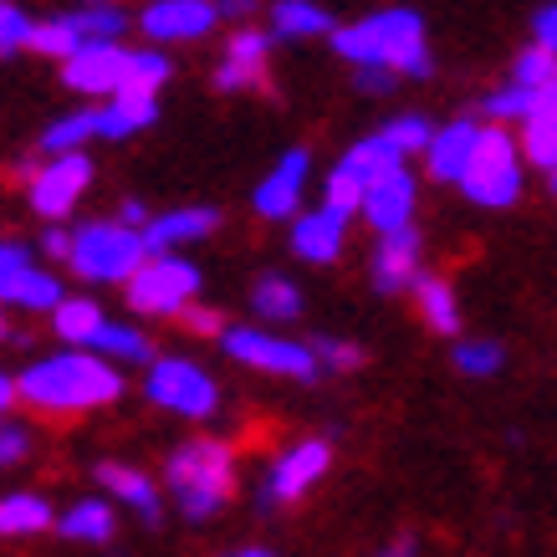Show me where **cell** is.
<instances>
[{"instance_id": "6da1fadb", "label": "cell", "mask_w": 557, "mask_h": 557, "mask_svg": "<svg viewBox=\"0 0 557 557\" xmlns=\"http://www.w3.org/2000/svg\"><path fill=\"white\" fill-rule=\"evenodd\" d=\"M21 399L32 409H47V414H72V409H98L113 405L123 394V373L113 369V358L102 354H51L36 358L32 369L16 379Z\"/></svg>"}, {"instance_id": "7a4b0ae2", "label": "cell", "mask_w": 557, "mask_h": 557, "mask_svg": "<svg viewBox=\"0 0 557 557\" xmlns=\"http://www.w3.org/2000/svg\"><path fill=\"white\" fill-rule=\"evenodd\" d=\"M333 47L354 67H394L399 77H430L424 21L414 11H379L369 21H354V26L333 32Z\"/></svg>"}, {"instance_id": "3957f363", "label": "cell", "mask_w": 557, "mask_h": 557, "mask_svg": "<svg viewBox=\"0 0 557 557\" xmlns=\"http://www.w3.org/2000/svg\"><path fill=\"white\" fill-rule=\"evenodd\" d=\"M231 471H236V460L231 450L220 445V440H189L170 456V491L180 511H185L189 522H205V517H215L225 507V496H231Z\"/></svg>"}, {"instance_id": "277c9868", "label": "cell", "mask_w": 557, "mask_h": 557, "mask_svg": "<svg viewBox=\"0 0 557 557\" xmlns=\"http://www.w3.org/2000/svg\"><path fill=\"white\" fill-rule=\"evenodd\" d=\"M149 256L153 251H149V240H144L138 225H128V220H92V225H83V231L72 236L67 261L83 282L108 287V282H128Z\"/></svg>"}, {"instance_id": "5b68a950", "label": "cell", "mask_w": 557, "mask_h": 557, "mask_svg": "<svg viewBox=\"0 0 557 557\" xmlns=\"http://www.w3.org/2000/svg\"><path fill=\"white\" fill-rule=\"evenodd\" d=\"M460 189L466 200L481 205V210H507L522 195V159H517V144H511L507 128H486L481 144H475L471 170L460 174Z\"/></svg>"}, {"instance_id": "8992f818", "label": "cell", "mask_w": 557, "mask_h": 557, "mask_svg": "<svg viewBox=\"0 0 557 557\" xmlns=\"http://www.w3.org/2000/svg\"><path fill=\"white\" fill-rule=\"evenodd\" d=\"M123 287H128V307L144 312V318H185V307L200 292V271L164 251V256H149Z\"/></svg>"}, {"instance_id": "52a82bcc", "label": "cell", "mask_w": 557, "mask_h": 557, "mask_svg": "<svg viewBox=\"0 0 557 557\" xmlns=\"http://www.w3.org/2000/svg\"><path fill=\"white\" fill-rule=\"evenodd\" d=\"M144 388H149V399L159 409L185 414V420H210L220 405L215 379H210L200 363H189V358H153Z\"/></svg>"}, {"instance_id": "ba28073f", "label": "cell", "mask_w": 557, "mask_h": 557, "mask_svg": "<svg viewBox=\"0 0 557 557\" xmlns=\"http://www.w3.org/2000/svg\"><path fill=\"white\" fill-rule=\"evenodd\" d=\"M225 354L236 363H251L261 373H287V379H318V348H302V343H287L276 333H256V327H225L220 333Z\"/></svg>"}, {"instance_id": "9c48e42d", "label": "cell", "mask_w": 557, "mask_h": 557, "mask_svg": "<svg viewBox=\"0 0 557 557\" xmlns=\"http://www.w3.org/2000/svg\"><path fill=\"white\" fill-rule=\"evenodd\" d=\"M87 180H92V164H87L83 153H51L41 170H26V200H32L36 215L47 220H62L72 205L83 200Z\"/></svg>"}, {"instance_id": "30bf717a", "label": "cell", "mask_w": 557, "mask_h": 557, "mask_svg": "<svg viewBox=\"0 0 557 557\" xmlns=\"http://www.w3.org/2000/svg\"><path fill=\"white\" fill-rule=\"evenodd\" d=\"M62 77H67L72 92H102V98H119L123 83H128V51L119 41H87L77 57L62 62Z\"/></svg>"}, {"instance_id": "8fae6325", "label": "cell", "mask_w": 557, "mask_h": 557, "mask_svg": "<svg viewBox=\"0 0 557 557\" xmlns=\"http://www.w3.org/2000/svg\"><path fill=\"white\" fill-rule=\"evenodd\" d=\"M327 440H302V445H292L287 456H276L271 466L267 486H261V502L267 507H282V502H297L302 491L318 486V475L327 471Z\"/></svg>"}, {"instance_id": "7c38bea8", "label": "cell", "mask_w": 557, "mask_h": 557, "mask_svg": "<svg viewBox=\"0 0 557 557\" xmlns=\"http://www.w3.org/2000/svg\"><path fill=\"white\" fill-rule=\"evenodd\" d=\"M220 16V0H153L149 11H144V36L153 41H195L215 26Z\"/></svg>"}, {"instance_id": "4fadbf2b", "label": "cell", "mask_w": 557, "mask_h": 557, "mask_svg": "<svg viewBox=\"0 0 557 557\" xmlns=\"http://www.w3.org/2000/svg\"><path fill=\"white\" fill-rule=\"evenodd\" d=\"M414 282H420V236H414V225L384 231L379 251H373V287L388 297V292H414Z\"/></svg>"}, {"instance_id": "5bb4252c", "label": "cell", "mask_w": 557, "mask_h": 557, "mask_svg": "<svg viewBox=\"0 0 557 557\" xmlns=\"http://www.w3.org/2000/svg\"><path fill=\"white\" fill-rule=\"evenodd\" d=\"M363 215H369V225L379 236L384 231H405L409 215H414V180H409L405 164L373 180L369 195H363Z\"/></svg>"}, {"instance_id": "9a60e30c", "label": "cell", "mask_w": 557, "mask_h": 557, "mask_svg": "<svg viewBox=\"0 0 557 557\" xmlns=\"http://www.w3.org/2000/svg\"><path fill=\"white\" fill-rule=\"evenodd\" d=\"M481 134H486V128H481V123H471V119H456V123H445V128H435V144L424 149L430 174H435V180H445V185H460V174L471 170Z\"/></svg>"}, {"instance_id": "2e32d148", "label": "cell", "mask_w": 557, "mask_h": 557, "mask_svg": "<svg viewBox=\"0 0 557 557\" xmlns=\"http://www.w3.org/2000/svg\"><path fill=\"white\" fill-rule=\"evenodd\" d=\"M302 185H307V149H292L276 159V170L256 185V210L267 220H287L302 200Z\"/></svg>"}, {"instance_id": "e0dca14e", "label": "cell", "mask_w": 557, "mask_h": 557, "mask_svg": "<svg viewBox=\"0 0 557 557\" xmlns=\"http://www.w3.org/2000/svg\"><path fill=\"white\" fill-rule=\"evenodd\" d=\"M343 236H348V215L333 210V205H322V210H312V215H302L297 225H292V246H297V256H302V261H318V267L343 251Z\"/></svg>"}, {"instance_id": "ac0fdd59", "label": "cell", "mask_w": 557, "mask_h": 557, "mask_svg": "<svg viewBox=\"0 0 557 557\" xmlns=\"http://www.w3.org/2000/svg\"><path fill=\"white\" fill-rule=\"evenodd\" d=\"M267 51H271V36L261 32H236L231 36V51L225 62L215 67V87L220 92H240V87H256L261 72H267Z\"/></svg>"}, {"instance_id": "d6986e66", "label": "cell", "mask_w": 557, "mask_h": 557, "mask_svg": "<svg viewBox=\"0 0 557 557\" xmlns=\"http://www.w3.org/2000/svg\"><path fill=\"white\" fill-rule=\"evenodd\" d=\"M220 225V210L210 205H195V210H170V215H159L144 225V240H149L153 256L174 251V246H189V240H205L210 231Z\"/></svg>"}, {"instance_id": "ffe728a7", "label": "cell", "mask_w": 557, "mask_h": 557, "mask_svg": "<svg viewBox=\"0 0 557 557\" xmlns=\"http://www.w3.org/2000/svg\"><path fill=\"white\" fill-rule=\"evenodd\" d=\"M527 128H522V144H527V159L537 170H557V77L547 87H537V102L527 113Z\"/></svg>"}, {"instance_id": "44dd1931", "label": "cell", "mask_w": 557, "mask_h": 557, "mask_svg": "<svg viewBox=\"0 0 557 557\" xmlns=\"http://www.w3.org/2000/svg\"><path fill=\"white\" fill-rule=\"evenodd\" d=\"M98 486L108 491V496H119V502H128V507L144 517V522H159V491H153V481L144 471H128V466H98Z\"/></svg>"}, {"instance_id": "7402d4cb", "label": "cell", "mask_w": 557, "mask_h": 557, "mask_svg": "<svg viewBox=\"0 0 557 557\" xmlns=\"http://www.w3.org/2000/svg\"><path fill=\"white\" fill-rule=\"evenodd\" d=\"M409 153L394 144L388 134H373V138H363V144H354V149L338 159V170H348L354 180H363V185H373L379 174H388V170H399Z\"/></svg>"}, {"instance_id": "603a6c76", "label": "cell", "mask_w": 557, "mask_h": 557, "mask_svg": "<svg viewBox=\"0 0 557 557\" xmlns=\"http://www.w3.org/2000/svg\"><path fill=\"white\" fill-rule=\"evenodd\" d=\"M0 297L16 307H32V312H57V307L67 302V297H62V282H57L51 271H36V267L16 271L11 282H0Z\"/></svg>"}, {"instance_id": "cb8c5ba5", "label": "cell", "mask_w": 557, "mask_h": 557, "mask_svg": "<svg viewBox=\"0 0 557 557\" xmlns=\"http://www.w3.org/2000/svg\"><path fill=\"white\" fill-rule=\"evenodd\" d=\"M271 32L287 36V41H302V36H327L333 21H327V11L312 5V0H276V5H271Z\"/></svg>"}, {"instance_id": "d4e9b609", "label": "cell", "mask_w": 557, "mask_h": 557, "mask_svg": "<svg viewBox=\"0 0 557 557\" xmlns=\"http://www.w3.org/2000/svg\"><path fill=\"white\" fill-rule=\"evenodd\" d=\"M159 119V102L153 98H108L98 108V134L102 138H128L138 134V128H149V123Z\"/></svg>"}, {"instance_id": "484cf974", "label": "cell", "mask_w": 557, "mask_h": 557, "mask_svg": "<svg viewBox=\"0 0 557 557\" xmlns=\"http://www.w3.org/2000/svg\"><path fill=\"white\" fill-rule=\"evenodd\" d=\"M87 348L102 354V358H113V363H153L149 338H144L138 327H128V322H102Z\"/></svg>"}, {"instance_id": "4316f807", "label": "cell", "mask_w": 557, "mask_h": 557, "mask_svg": "<svg viewBox=\"0 0 557 557\" xmlns=\"http://www.w3.org/2000/svg\"><path fill=\"white\" fill-rule=\"evenodd\" d=\"M251 307L261 312V322H297L302 318V292L292 287L287 276H261L256 282V292H251Z\"/></svg>"}, {"instance_id": "83f0119b", "label": "cell", "mask_w": 557, "mask_h": 557, "mask_svg": "<svg viewBox=\"0 0 557 557\" xmlns=\"http://www.w3.org/2000/svg\"><path fill=\"white\" fill-rule=\"evenodd\" d=\"M51 527V507L36 496V491H16L0 502V532L5 537H32V532H47Z\"/></svg>"}, {"instance_id": "f1b7e54d", "label": "cell", "mask_w": 557, "mask_h": 557, "mask_svg": "<svg viewBox=\"0 0 557 557\" xmlns=\"http://www.w3.org/2000/svg\"><path fill=\"white\" fill-rule=\"evenodd\" d=\"M414 302H420V318L430 322L435 333H460L456 292L445 287L440 276H420V282H414Z\"/></svg>"}, {"instance_id": "f546056e", "label": "cell", "mask_w": 557, "mask_h": 557, "mask_svg": "<svg viewBox=\"0 0 557 557\" xmlns=\"http://www.w3.org/2000/svg\"><path fill=\"white\" fill-rule=\"evenodd\" d=\"M102 307L92 297H67V302L51 312V327H57V338L62 343H92V333L102 327Z\"/></svg>"}, {"instance_id": "4dcf8cb0", "label": "cell", "mask_w": 557, "mask_h": 557, "mask_svg": "<svg viewBox=\"0 0 557 557\" xmlns=\"http://www.w3.org/2000/svg\"><path fill=\"white\" fill-rule=\"evenodd\" d=\"M62 537H72V542H108L113 537V511H108V502H98V496L77 502V507L62 517Z\"/></svg>"}, {"instance_id": "1f68e13d", "label": "cell", "mask_w": 557, "mask_h": 557, "mask_svg": "<svg viewBox=\"0 0 557 557\" xmlns=\"http://www.w3.org/2000/svg\"><path fill=\"white\" fill-rule=\"evenodd\" d=\"M164 83H170V62L159 51H128V83L119 98H159Z\"/></svg>"}, {"instance_id": "d6a6232c", "label": "cell", "mask_w": 557, "mask_h": 557, "mask_svg": "<svg viewBox=\"0 0 557 557\" xmlns=\"http://www.w3.org/2000/svg\"><path fill=\"white\" fill-rule=\"evenodd\" d=\"M98 128H102L98 108H87V113H67V119H57L47 134H41V149L47 153H72V149H83L87 138H102Z\"/></svg>"}, {"instance_id": "836d02e7", "label": "cell", "mask_w": 557, "mask_h": 557, "mask_svg": "<svg viewBox=\"0 0 557 557\" xmlns=\"http://www.w3.org/2000/svg\"><path fill=\"white\" fill-rule=\"evenodd\" d=\"M87 47V36L72 26V16H57V21H41L32 36V51H41V57H57V62H67V57H77V51Z\"/></svg>"}, {"instance_id": "e575fe53", "label": "cell", "mask_w": 557, "mask_h": 557, "mask_svg": "<svg viewBox=\"0 0 557 557\" xmlns=\"http://www.w3.org/2000/svg\"><path fill=\"white\" fill-rule=\"evenodd\" d=\"M532 102H537V87L511 83V87H502V92H491V98L481 102V113H486L491 123H511V119H527Z\"/></svg>"}, {"instance_id": "d590c367", "label": "cell", "mask_w": 557, "mask_h": 557, "mask_svg": "<svg viewBox=\"0 0 557 557\" xmlns=\"http://www.w3.org/2000/svg\"><path fill=\"white\" fill-rule=\"evenodd\" d=\"M557 77V51L553 47H527L517 62H511V83H522V87H547Z\"/></svg>"}, {"instance_id": "8d00e7d4", "label": "cell", "mask_w": 557, "mask_h": 557, "mask_svg": "<svg viewBox=\"0 0 557 557\" xmlns=\"http://www.w3.org/2000/svg\"><path fill=\"white\" fill-rule=\"evenodd\" d=\"M72 26H77L87 41H119L123 26H128V16H123L119 5H87V11L72 16Z\"/></svg>"}, {"instance_id": "74e56055", "label": "cell", "mask_w": 557, "mask_h": 557, "mask_svg": "<svg viewBox=\"0 0 557 557\" xmlns=\"http://www.w3.org/2000/svg\"><path fill=\"white\" fill-rule=\"evenodd\" d=\"M502 343H491V338H466L456 348V369L460 373H471V379H491V373L502 369Z\"/></svg>"}, {"instance_id": "f35d334b", "label": "cell", "mask_w": 557, "mask_h": 557, "mask_svg": "<svg viewBox=\"0 0 557 557\" xmlns=\"http://www.w3.org/2000/svg\"><path fill=\"white\" fill-rule=\"evenodd\" d=\"M36 36V21L21 11V5H0V47L16 51V47H32Z\"/></svg>"}, {"instance_id": "ab89813d", "label": "cell", "mask_w": 557, "mask_h": 557, "mask_svg": "<svg viewBox=\"0 0 557 557\" xmlns=\"http://www.w3.org/2000/svg\"><path fill=\"white\" fill-rule=\"evenodd\" d=\"M384 134L394 138V144H399L405 153H424L430 144H435V128H430L424 119H394V123L384 128Z\"/></svg>"}, {"instance_id": "60d3db41", "label": "cell", "mask_w": 557, "mask_h": 557, "mask_svg": "<svg viewBox=\"0 0 557 557\" xmlns=\"http://www.w3.org/2000/svg\"><path fill=\"white\" fill-rule=\"evenodd\" d=\"M312 348H318V363H322V369H333V373H343V369H358V363H363V348H354V343L318 338V343H312Z\"/></svg>"}, {"instance_id": "b9f144b4", "label": "cell", "mask_w": 557, "mask_h": 557, "mask_svg": "<svg viewBox=\"0 0 557 557\" xmlns=\"http://www.w3.org/2000/svg\"><path fill=\"white\" fill-rule=\"evenodd\" d=\"M32 267V246H21V240H5L0 246V282H11L16 271Z\"/></svg>"}, {"instance_id": "7bdbcfd3", "label": "cell", "mask_w": 557, "mask_h": 557, "mask_svg": "<svg viewBox=\"0 0 557 557\" xmlns=\"http://www.w3.org/2000/svg\"><path fill=\"white\" fill-rule=\"evenodd\" d=\"M394 83H399L394 67H358V87L363 92H394Z\"/></svg>"}, {"instance_id": "ee69618b", "label": "cell", "mask_w": 557, "mask_h": 557, "mask_svg": "<svg viewBox=\"0 0 557 557\" xmlns=\"http://www.w3.org/2000/svg\"><path fill=\"white\" fill-rule=\"evenodd\" d=\"M532 36H537L542 47H553V51H557V0L537 11V21H532Z\"/></svg>"}, {"instance_id": "f6af8a7d", "label": "cell", "mask_w": 557, "mask_h": 557, "mask_svg": "<svg viewBox=\"0 0 557 557\" xmlns=\"http://www.w3.org/2000/svg\"><path fill=\"white\" fill-rule=\"evenodd\" d=\"M185 322L195 327V333H205V338H210V333H220V312H210V307H195V302H189L185 307Z\"/></svg>"}, {"instance_id": "bcb514c9", "label": "cell", "mask_w": 557, "mask_h": 557, "mask_svg": "<svg viewBox=\"0 0 557 557\" xmlns=\"http://www.w3.org/2000/svg\"><path fill=\"white\" fill-rule=\"evenodd\" d=\"M26 430H16V424H5V435H0V460H21L26 456Z\"/></svg>"}, {"instance_id": "7dc6e473", "label": "cell", "mask_w": 557, "mask_h": 557, "mask_svg": "<svg viewBox=\"0 0 557 557\" xmlns=\"http://www.w3.org/2000/svg\"><path fill=\"white\" fill-rule=\"evenodd\" d=\"M41 251H47V256H62V261L72 256V236L62 231V225H57V220H51V225H47V236H41Z\"/></svg>"}, {"instance_id": "c3c4849f", "label": "cell", "mask_w": 557, "mask_h": 557, "mask_svg": "<svg viewBox=\"0 0 557 557\" xmlns=\"http://www.w3.org/2000/svg\"><path fill=\"white\" fill-rule=\"evenodd\" d=\"M119 220H128V225H138V231H144V225H149V210H144V205H138V200H123Z\"/></svg>"}, {"instance_id": "681fc988", "label": "cell", "mask_w": 557, "mask_h": 557, "mask_svg": "<svg viewBox=\"0 0 557 557\" xmlns=\"http://www.w3.org/2000/svg\"><path fill=\"white\" fill-rule=\"evenodd\" d=\"M373 557H414V537H399L394 547H384V553H373Z\"/></svg>"}, {"instance_id": "f907efd6", "label": "cell", "mask_w": 557, "mask_h": 557, "mask_svg": "<svg viewBox=\"0 0 557 557\" xmlns=\"http://www.w3.org/2000/svg\"><path fill=\"white\" fill-rule=\"evenodd\" d=\"M220 11H225V16H246V11H251V0H220Z\"/></svg>"}, {"instance_id": "816d5d0a", "label": "cell", "mask_w": 557, "mask_h": 557, "mask_svg": "<svg viewBox=\"0 0 557 557\" xmlns=\"http://www.w3.org/2000/svg\"><path fill=\"white\" fill-rule=\"evenodd\" d=\"M231 557H276V553H267V547H240V553H231Z\"/></svg>"}, {"instance_id": "f5cc1de1", "label": "cell", "mask_w": 557, "mask_h": 557, "mask_svg": "<svg viewBox=\"0 0 557 557\" xmlns=\"http://www.w3.org/2000/svg\"><path fill=\"white\" fill-rule=\"evenodd\" d=\"M87 5H108V0H87Z\"/></svg>"}, {"instance_id": "db71d44e", "label": "cell", "mask_w": 557, "mask_h": 557, "mask_svg": "<svg viewBox=\"0 0 557 557\" xmlns=\"http://www.w3.org/2000/svg\"><path fill=\"white\" fill-rule=\"evenodd\" d=\"M553 195H557V170H553Z\"/></svg>"}]
</instances>
